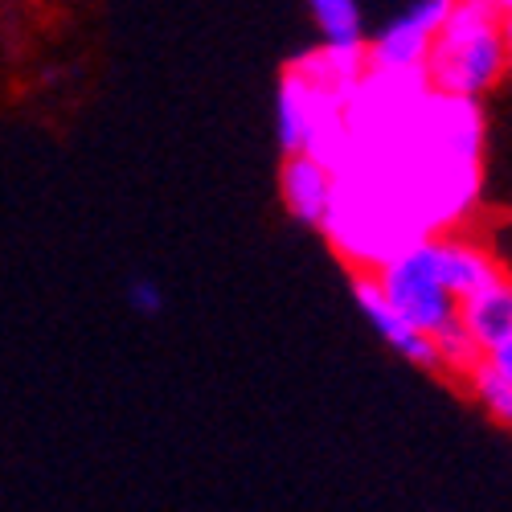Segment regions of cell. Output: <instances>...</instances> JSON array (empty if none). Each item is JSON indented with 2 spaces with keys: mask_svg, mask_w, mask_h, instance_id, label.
<instances>
[{
  "mask_svg": "<svg viewBox=\"0 0 512 512\" xmlns=\"http://www.w3.org/2000/svg\"><path fill=\"white\" fill-rule=\"evenodd\" d=\"M439 271H443L447 291L455 295V304L476 300L480 291H488L504 279V267H500V259L492 250H484L480 242L455 238V234L439 238Z\"/></svg>",
  "mask_w": 512,
  "mask_h": 512,
  "instance_id": "cell-7",
  "label": "cell"
},
{
  "mask_svg": "<svg viewBox=\"0 0 512 512\" xmlns=\"http://www.w3.org/2000/svg\"><path fill=\"white\" fill-rule=\"evenodd\" d=\"M386 295V304L422 336H435L447 324L459 320V304L443 283L439 271V238L414 242L406 250H398L394 259H386L377 271H369Z\"/></svg>",
  "mask_w": 512,
  "mask_h": 512,
  "instance_id": "cell-3",
  "label": "cell"
},
{
  "mask_svg": "<svg viewBox=\"0 0 512 512\" xmlns=\"http://www.w3.org/2000/svg\"><path fill=\"white\" fill-rule=\"evenodd\" d=\"M455 0H418L377 29L369 41V70L377 74H422L431 46Z\"/></svg>",
  "mask_w": 512,
  "mask_h": 512,
  "instance_id": "cell-4",
  "label": "cell"
},
{
  "mask_svg": "<svg viewBox=\"0 0 512 512\" xmlns=\"http://www.w3.org/2000/svg\"><path fill=\"white\" fill-rule=\"evenodd\" d=\"M467 386H472V394L480 398V406H484L496 422L512 426V386H508V381H504L488 361H480L472 373H467Z\"/></svg>",
  "mask_w": 512,
  "mask_h": 512,
  "instance_id": "cell-11",
  "label": "cell"
},
{
  "mask_svg": "<svg viewBox=\"0 0 512 512\" xmlns=\"http://www.w3.org/2000/svg\"><path fill=\"white\" fill-rule=\"evenodd\" d=\"M459 324L476 340V349L488 357L512 340V275H504L496 287L480 291L476 300L459 304Z\"/></svg>",
  "mask_w": 512,
  "mask_h": 512,
  "instance_id": "cell-8",
  "label": "cell"
},
{
  "mask_svg": "<svg viewBox=\"0 0 512 512\" xmlns=\"http://www.w3.org/2000/svg\"><path fill=\"white\" fill-rule=\"evenodd\" d=\"M500 37H504V58H508V70H512V0L500 5Z\"/></svg>",
  "mask_w": 512,
  "mask_h": 512,
  "instance_id": "cell-14",
  "label": "cell"
},
{
  "mask_svg": "<svg viewBox=\"0 0 512 512\" xmlns=\"http://www.w3.org/2000/svg\"><path fill=\"white\" fill-rule=\"evenodd\" d=\"M480 103L447 99L426 74H377L345 99L332 152V213L324 222L340 259L377 271L398 250L443 238L480 197Z\"/></svg>",
  "mask_w": 512,
  "mask_h": 512,
  "instance_id": "cell-1",
  "label": "cell"
},
{
  "mask_svg": "<svg viewBox=\"0 0 512 512\" xmlns=\"http://www.w3.org/2000/svg\"><path fill=\"white\" fill-rule=\"evenodd\" d=\"M320 46H365V13L357 0H312Z\"/></svg>",
  "mask_w": 512,
  "mask_h": 512,
  "instance_id": "cell-9",
  "label": "cell"
},
{
  "mask_svg": "<svg viewBox=\"0 0 512 512\" xmlns=\"http://www.w3.org/2000/svg\"><path fill=\"white\" fill-rule=\"evenodd\" d=\"M127 304H132L140 316H160L164 312V291L152 279H132L127 283Z\"/></svg>",
  "mask_w": 512,
  "mask_h": 512,
  "instance_id": "cell-12",
  "label": "cell"
},
{
  "mask_svg": "<svg viewBox=\"0 0 512 512\" xmlns=\"http://www.w3.org/2000/svg\"><path fill=\"white\" fill-rule=\"evenodd\" d=\"M435 340V353H439V369H447V373H472L480 361H484V353L476 349V340L463 332V324L455 320V324H447L443 332H435L431 336Z\"/></svg>",
  "mask_w": 512,
  "mask_h": 512,
  "instance_id": "cell-10",
  "label": "cell"
},
{
  "mask_svg": "<svg viewBox=\"0 0 512 512\" xmlns=\"http://www.w3.org/2000/svg\"><path fill=\"white\" fill-rule=\"evenodd\" d=\"M353 300H357V308L365 312V320L377 328V336L386 340L394 353H402L410 365L439 369L435 340H431V336H422V332H414V328L386 304V295H381V287H377V279H373L369 271H357V275H353Z\"/></svg>",
  "mask_w": 512,
  "mask_h": 512,
  "instance_id": "cell-5",
  "label": "cell"
},
{
  "mask_svg": "<svg viewBox=\"0 0 512 512\" xmlns=\"http://www.w3.org/2000/svg\"><path fill=\"white\" fill-rule=\"evenodd\" d=\"M279 193L287 213L300 226L324 230L328 213H332V173L328 164L312 160V156H291L279 168Z\"/></svg>",
  "mask_w": 512,
  "mask_h": 512,
  "instance_id": "cell-6",
  "label": "cell"
},
{
  "mask_svg": "<svg viewBox=\"0 0 512 512\" xmlns=\"http://www.w3.org/2000/svg\"><path fill=\"white\" fill-rule=\"evenodd\" d=\"M484 361H488V365H492V369H496V373L508 381V386H512V340H508V345H500L496 353H488Z\"/></svg>",
  "mask_w": 512,
  "mask_h": 512,
  "instance_id": "cell-13",
  "label": "cell"
},
{
  "mask_svg": "<svg viewBox=\"0 0 512 512\" xmlns=\"http://www.w3.org/2000/svg\"><path fill=\"white\" fill-rule=\"evenodd\" d=\"M422 74L435 95L480 103L508 74L496 0H455Z\"/></svg>",
  "mask_w": 512,
  "mask_h": 512,
  "instance_id": "cell-2",
  "label": "cell"
}]
</instances>
